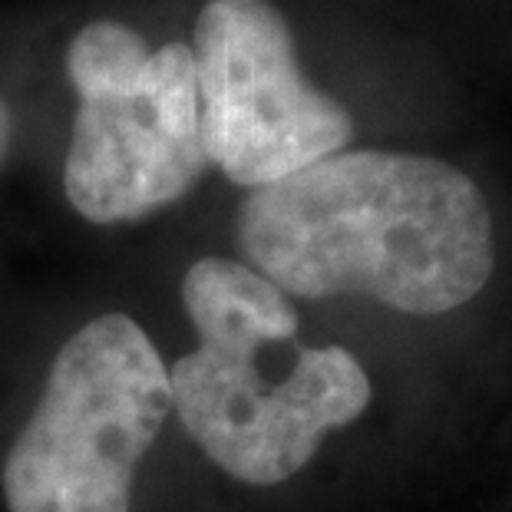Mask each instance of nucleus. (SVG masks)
I'll list each match as a JSON object with an SVG mask.
<instances>
[{"mask_svg": "<svg viewBox=\"0 0 512 512\" xmlns=\"http://www.w3.org/2000/svg\"><path fill=\"white\" fill-rule=\"evenodd\" d=\"M235 255L298 304L370 301L440 318L489 285L493 215L483 189L443 159L341 149L242 195Z\"/></svg>", "mask_w": 512, "mask_h": 512, "instance_id": "1", "label": "nucleus"}, {"mask_svg": "<svg viewBox=\"0 0 512 512\" xmlns=\"http://www.w3.org/2000/svg\"><path fill=\"white\" fill-rule=\"evenodd\" d=\"M179 341L166 344L176 437L222 483L268 493L318 463L374 403L351 347L314 344L301 304L238 255H199L176 281Z\"/></svg>", "mask_w": 512, "mask_h": 512, "instance_id": "2", "label": "nucleus"}, {"mask_svg": "<svg viewBox=\"0 0 512 512\" xmlns=\"http://www.w3.org/2000/svg\"><path fill=\"white\" fill-rule=\"evenodd\" d=\"M176 437L169 351L133 308H96L47 354L0 453L4 512H139Z\"/></svg>", "mask_w": 512, "mask_h": 512, "instance_id": "3", "label": "nucleus"}, {"mask_svg": "<svg viewBox=\"0 0 512 512\" xmlns=\"http://www.w3.org/2000/svg\"><path fill=\"white\" fill-rule=\"evenodd\" d=\"M202 143L235 189H261L347 149L354 119L301 70L271 0H209L192 37Z\"/></svg>", "mask_w": 512, "mask_h": 512, "instance_id": "4", "label": "nucleus"}, {"mask_svg": "<svg viewBox=\"0 0 512 512\" xmlns=\"http://www.w3.org/2000/svg\"><path fill=\"white\" fill-rule=\"evenodd\" d=\"M209 169L189 43L156 47L133 83L76 96L63 195L83 222H146L189 199Z\"/></svg>", "mask_w": 512, "mask_h": 512, "instance_id": "5", "label": "nucleus"}, {"mask_svg": "<svg viewBox=\"0 0 512 512\" xmlns=\"http://www.w3.org/2000/svg\"><path fill=\"white\" fill-rule=\"evenodd\" d=\"M149 40L119 20H93L80 27L67 47V80L73 96L110 90L139 80L152 63Z\"/></svg>", "mask_w": 512, "mask_h": 512, "instance_id": "6", "label": "nucleus"}, {"mask_svg": "<svg viewBox=\"0 0 512 512\" xmlns=\"http://www.w3.org/2000/svg\"><path fill=\"white\" fill-rule=\"evenodd\" d=\"M14 113H10L7 100L0 96V169H4V162L10 156V149H14Z\"/></svg>", "mask_w": 512, "mask_h": 512, "instance_id": "7", "label": "nucleus"}]
</instances>
